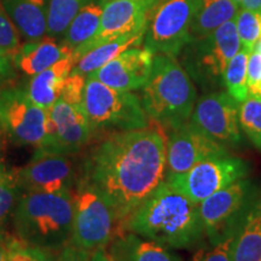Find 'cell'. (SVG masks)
Returning <instances> with one entry per match:
<instances>
[{"label":"cell","instance_id":"obj_1","mask_svg":"<svg viewBox=\"0 0 261 261\" xmlns=\"http://www.w3.org/2000/svg\"><path fill=\"white\" fill-rule=\"evenodd\" d=\"M166 151L159 129L110 133L85 159L80 181L110 204L125 231L133 212L165 181Z\"/></svg>","mask_w":261,"mask_h":261},{"label":"cell","instance_id":"obj_2","mask_svg":"<svg viewBox=\"0 0 261 261\" xmlns=\"http://www.w3.org/2000/svg\"><path fill=\"white\" fill-rule=\"evenodd\" d=\"M129 231L167 248L188 249L204 240L200 207L163 181L125 224Z\"/></svg>","mask_w":261,"mask_h":261},{"label":"cell","instance_id":"obj_3","mask_svg":"<svg viewBox=\"0 0 261 261\" xmlns=\"http://www.w3.org/2000/svg\"><path fill=\"white\" fill-rule=\"evenodd\" d=\"M14 227L19 240L46 250L70 243L74 219V194L24 192L14 212Z\"/></svg>","mask_w":261,"mask_h":261},{"label":"cell","instance_id":"obj_4","mask_svg":"<svg viewBox=\"0 0 261 261\" xmlns=\"http://www.w3.org/2000/svg\"><path fill=\"white\" fill-rule=\"evenodd\" d=\"M140 102L150 120L172 129L190 119L196 104V89L175 57L155 55Z\"/></svg>","mask_w":261,"mask_h":261},{"label":"cell","instance_id":"obj_5","mask_svg":"<svg viewBox=\"0 0 261 261\" xmlns=\"http://www.w3.org/2000/svg\"><path fill=\"white\" fill-rule=\"evenodd\" d=\"M83 107L93 135L126 132L149 126V117L136 94L115 90L90 76L84 89Z\"/></svg>","mask_w":261,"mask_h":261},{"label":"cell","instance_id":"obj_6","mask_svg":"<svg viewBox=\"0 0 261 261\" xmlns=\"http://www.w3.org/2000/svg\"><path fill=\"white\" fill-rule=\"evenodd\" d=\"M259 191L248 179H240L198 204L205 237L217 244L234 236L259 200Z\"/></svg>","mask_w":261,"mask_h":261},{"label":"cell","instance_id":"obj_7","mask_svg":"<svg viewBox=\"0 0 261 261\" xmlns=\"http://www.w3.org/2000/svg\"><path fill=\"white\" fill-rule=\"evenodd\" d=\"M122 230L110 204L83 181L76 182L74 194V219L70 243L93 252L107 247Z\"/></svg>","mask_w":261,"mask_h":261},{"label":"cell","instance_id":"obj_8","mask_svg":"<svg viewBox=\"0 0 261 261\" xmlns=\"http://www.w3.org/2000/svg\"><path fill=\"white\" fill-rule=\"evenodd\" d=\"M195 0H163L150 15L145 31V47L154 55L177 57L192 41L191 22Z\"/></svg>","mask_w":261,"mask_h":261},{"label":"cell","instance_id":"obj_9","mask_svg":"<svg viewBox=\"0 0 261 261\" xmlns=\"http://www.w3.org/2000/svg\"><path fill=\"white\" fill-rule=\"evenodd\" d=\"M241 47L234 17L218 27L208 37L195 40V47L188 55L187 67L201 85H224L228 62Z\"/></svg>","mask_w":261,"mask_h":261},{"label":"cell","instance_id":"obj_10","mask_svg":"<svg viewBox=\"0 0 261 261\" xmlns=\"http://www.w3.org/2000/svg\"><path fill=\"white\" fill-rule=\"evenodd\" d=\"M247 173L248 165L243 160L226 155L204 160L165 181L191 202L200 204L215 192L246 177Z\"/></svg>","mask_w":261,"mask_h":261},{"label":"cell","instance_id":"obj_11","mask_svg":"<svg viewBox=\"0 0 261 261\" xmlns=\"http://www.w3.org/2000/svg\"><path fill=\"white\" fill-rule=\"evenodd\" d=\"M48 110L29 98L27 91L8 89L0 92V128L16 144L41 145L47 135Z\"/></svg>","mask_w":261,"mask_h":261},{"label":"cell","instance_id":"obj_12","mask_svg":"<svg viewBox=\"0 0 261 261\" xmlns=\"http://www.w3.org/2000/svg\"><path fill=\"white\" fill-rule=\"evenodd\" d=\"M93 132L83 106L58 99L48 109L47 135L33 158L45 155H75L84 148Z\"/></svg>","mask_w":261,"mask_h":261},{"label":"cell","instance_id":"obj_13","mask_svg":"<svg viewBox=\"0 0 261 261\" xmlns=\"http://www.w3.org/2000/svg\"><path fill=\"white\" fill-rule=\"evenodd\" d=\"M158 4L154 0H112L104 3L98 32L89 42L74 51L75 60L77 61L85 52L108 41L145 33L150 15Z\"/></svg>","mask_w":261,"mask_h":261},{"label":"cell","instance_id":"obj_14","mask_svg":"<svg viewBox=\"0 0 261 261\" xmlns=\"http://www.w3.org/2000/svg\"><path fill=\"white\" fill-rule=\"evenodd\" d=\"M166 148L165 180L189 171L204 160L228 155L225 145L205 136L189 121L169 129Z\"/></svg>","mask_w":261,"mask_h":261},{"label":"cell","instance_id":"obj_15","mask_svg":"<svg viewBox=\"0 0 261 261\" xmlns=\"http://www.w3.org/2000/svg\"><path fill=\"white\" fill-rule=\"evenodd\" d=\"M189 122L223 145L241 142L238 103L227 92H212L195 104Z\"/></svg>","mask_w":261,"mask_h":261},{"label":"cell","instance_id":"obj_16","mask_svg":"<svg viewBox=\"0 0 261 261\" xmlns=\"http://www.w3.org/2000/svg\"><path fill=\"white\" fill-rule=\"evenodd\" d=\"M16 175L22 191L73 192L76 167L73 155H45L33 158Z\"/></svg>","mask_w":261,"mask_h":261},{"label":"cell","instance_id":"obj_17","mask_svg":"<svg viewBox=\"0 0 261 261\" xmlns=\"http://www.w3.org/2000/svg\"><path fill=\"white\" fill-rule=\"evenodd\" d=\"M154 56L145 46L129 47L89 76L115 90H142L149 80Z\"/></svg>","mask_w":261,"mask_h":261},{"label":"cell","instance_id":"obj_18","mask_svg":"<svg viewBox=\"0 0 261 261\" xmlns=\"http://www.w3.org/2000/svg\"><path fill=\"white\" fill-rule=\"evenodd\" d=\"M74 55L63 58L52 67L42 70L29 81L27 93L39 107L48 110L60 99L67 77L75 65Z\"/></svg>","mask_w":261,"mask_h":261},{"label":"cell","instance_id":"obj_19","mask_svg":"<svg viewBox=\"0 0 261 261\" xmlns=\"http://www.w3.org/2000/svg\"><path fill=\"white\" fill-rule=\"evenodd\" d=\"M110 243L108 253L115 261H181L169 248L129 231L116 236Z\"/></svg>","mask_w":261,"mask_h":261},{"label":"cell","instance_id":"obj_20","mask_svg":"<svg viewBox=\"0 0 261 261\" xmlns=\"http://www.w3.org/2000/svg\"><path fill=\"white\" fill-rule=\"evenodd\" d=\"M48 0H2V5L18 32L29 41L46 35Z\"/></svg>","mask_w":261,"mask_h":261},{"label":"cell","instance_id":"obj_21","mask_svg":"<svg viewBox=\"0 0 261 261\" xmlns=\"http://www.w3.org/2000/svg\"><path fill=\"white\" fill-rule=\"evenodd\" d=\"M70 55H74L73 50L64 44H57L54 38H50L31 41L21 46L14 61L19 70L28 76H34Z\"/></svg>","mask_w":261,"mask_h":261},{"label":"cell","instance_id":"obj_22","mask_svg":"<svg viewBox=\"0 0 261 261\" xmlns=\"http://www.w3.org/2000/svg\"><path fill=\"white\" fill-rule=\"evenodd\" d=\"M238 6L232 0H195V11L191 22L192 41L201 40L215 29L236 17Z\"/></svg>","mask_w":261,"mask_h":261},{"label":"cell","instance_id":"obj_23","mask_svg":"<svg viewBox=\"0 0 261 261\" xmlns=\"http://www.w3.org/2000/svg\"><path fill=\"white\" fill-rule=\"evenodd\" d=\"M261 259V198L250 210L232 244V261Z\"/></svg>","mask_w":261,"mask_h":261},{"label":"cell","instance_id":"obj_24","mask_svg":"<svg viewBox=\"0 0 261 261\" xmlns=\"http://www.w3.org/2000/svg\"><path fill=\"white\" fill-rule=\"evenodd\" d=\"M144 35L145 33H140V34L132 35V37L119 38L85 52L83 56L76 61L73 70L85 75V76H89L90 74L102 68L104 64L114 60L123 51H126L127 48L139 46L144 39Z\"/></svg>","mask_w":261,"mask_h":261},{"label":"cell","instance_id":"obj_25","mask_svg":"<svg viewBox=\"0 0 261 261\" xmlns=\"http://www.w3.org/2000/svg\"><path fill=\"white\" fill-rule=\"evenodd\" d=\"M102 11V5L94 0L85 5L68 25L62 44L75 51L89 42L99 28Z\"/></svg>","mask_w":261,"mask_h":261},{"label":"cell","instance_id":"obj_26","mask_svg":"<svg viewBox=\"0 0 261 261\" xmlns=\"http://www.w3.org/2000/svg\"><path fill=\"white\" fill-rule=\"evenodd\" d=\"M90 2L93 0H48L46 16L47 37L56 38L64 34L77 12Z\"/></svg>","mask_w":261,"mask_h":261},{"label":"cell","instance_id":"obj_27","mask_svg":"<svg viewBox=\"0 0 261 261\" xmlns=\"http://www.w3.org/2000/svg\"><path fill=\"white\" fill-rule=\"evenodd\" d=\"M249 52L241 47L234 57L228 62L224 74V85L227 93L240 104L248 97L247 68Z\"/></svg>","mask_w":261,"mask_h":261},{"label":"cell","instance_id":"obj_28","mask_svg":"<svg viewBox=\"0 0 261 261\" xmlns=\"http://www.w3.org/2000/svg\"><path fill=\"white\" fill-rule=\"evenodd\" d=\"M238 122L244 135L261 150V98L248 96L238 104Z\"/></svg>","mask_w":261,"mask_h":261},{"label":"cell","instance_id":"obj_29","mask_svg":"<svg viewBox=\"0 0 261 261\" xmlns=\"http://www.w3.org/2000/svg\"><path fill=\"white\" fill-rule=\"evenodd\" d=\"M236 25L241 46L250 54L260 39L261 23L257 11L242 9L236 15Z\"/></svg>","mask_w":261,"mask_h":261},{"label":"cell","instance_id":"obj_30","mask_svg":"<svg viewBox=\"0 0 261 261\" xmlns=\"http://www.w3.org/2000/svg\"><path fill=\"white\" fill-rule=\"evenodd\" d=\"M8 244V256L6 261H55L50 250L33 246L19 238H10Z\"/></svg>","mask_w":261,"mask_h":261},{"label":"cell","instance_id":"obj_31","mask_svg":"<svg viewBox=\"0 0 261 261\" xmlns=\"http://www.w3.org/2000/svg\"><path fill=\"white\" fill-rule=\"evenodd\" d=\"M21 191L22 189L19 188L15 172H10L3 180H0V225L14 212L21 197Z\"/></svg>","mask_w":261,"mask_h":261},{"label":"cell","instance_id":"obj_32","mask_svg":"<svg viewBox=\"0 0 261 261\" xmlns=\"http://www.w3.org/2000/svg\"><path fill=\"white\" fill-rule=\"evenodd\" d=\"M19 47L18 29L0 3V54L14 58Z\"/></svg>","mask_w":261,"mask_h":261},{"label":"cell","instance_id":"obj_33","mask_svg":"<svg viewBox=\"0 0 261 261\" xmlns=\"http://www.w3.org/2000/svg\"><path fill=\"white\" fill-rule=\"evenodd\" d=\"M234 237L236 234L217 244L200 248L192 256L191 261H232V244Z\"/></svg>","mask_w":261,"mask_h":261},{"label":"cell","instance_id":"obj_34","mask_svg":"<svg viewBox=\"0 0 261 261\" xmlns=\"http://www.w3.org/2000/svg\"><path fill=\"white\" fill-rule=\"evenodd\" d=\"M248 96L261 98V41L256 42L248 57L247 68Z\"/></svg>","mask_w":261,"mask_h":261},{"label":"cell","instance_id":"obj_35","mask_svg":"<svg viewBox=\"0 0 261 261\" xmlns=\"http://www.w3.org/2000/svg\"><path fill=\"white\" fill-rule=\"evenodd\" d=\"M87 76L77 73V71L71 70L69 76L65 81L63 91H62L61 99L70 104H77L83 106V97H84V89L86 85Z\"/></svg>","mask_w":261,"mask_h":261},{"label":"cell","instance_id":"obj_36","mask_svg":"<svg viewBox=\"0 0 261 261\" xmlns=\"http://www.w3.org/2000/svg\"><path fill=\"white\" fill-rule=\"evenodd\" d=\"M91 255H92V252L90 250L68 243L67 246L62 248L55 261H90Z\"/></svg>","mask_w":261,"mask_h":261},{"label":"cell","instance_id":"obj_37","mask_svg":"<svg viewBox=\"0 0 261 261\" xmlns=\"http://www.w3.org/2000/svg\"><path fill=\"white\" fill-rule=\"evenodd\" d=\"M90 261H108V252L106 250V247H100L94 249L91 255Z\"/></svg>","mask_w":261,"mask_h":261},{"label":"cell","instance_id":"obj_38","mask_svg":"<svg viewBox=\"0 0 261 261\" xmlns=\"http://www.w3.org/2000/svg\"><path fill=\"white\" fill-rule=\"evenodd\" d=\"M241 6L252 11H261V0H243Z\"/></svg>","mask_w":261,"mask_h":261},{"label":"cell","instance_id":"obj_39","mask_svg":"<svg viewBox=\"0 0 261 261\" xmlns=\"http://www.w3.org/2000/svg\"><path fill=\"white\" fill-rule=\"evenodd\" d=\"M9 70V57L0 54V80Z\"/></svg>","mask_w":261,"mask_h":261},{"label":"cell","instance_id":"obj_40","mask_svg":"<svg viewBox=\"0 0 261 261\" xmlns=\"http://www.w3.org/2000/svg\"><path fill=\"white\" fill-rule=\"evenodd\" d=\"M6 241L3 237H0V261H6V256H8V244Z\"/></svg>","mask_w":261,"mask_h":261},{"label":"cell","instance_id":"obj_41","mask_svg":"<svg viewBox=\"0 0 261 261\" xmlns=\"http://www.w3.org/2000/svg\"><path fill=\"white\" fill-rule=\"evenodd\" d=\"M10 172L11 171H9V169L6 168L4 159H3V155H2V149H0V180H3V179H4Z\"/></svg>","mask_w":261,"mask_h":261},{"label":"cell","instance_id":"obj_42","mask_svg":"<svg viewBox=\"0 0 261 261\" xmlns=\"http://www.w3.org/2000/svg\"><path fill=\"white\" fill-rule=\"evenodd\" d=\"M107 2H112V0H99V4L102 5V4H104V3H107ZM154 2L160 3V2H161V0H154Z\"/></svg>","mask_w":261,"mask_h":261},{"label":"cell","instance_id":"obj_43","mask_svg":"<svg viewBox=\"0 0 261 261\" xmlns=\"http://www.w3.org/2000/svg\"><path fill=\"white\" fill-rule=\"evenodd\" d=\"M232 2H233L234 4H236L237 6H241V4H242L243 0H232Z\"/></svg>","mask_w":261,"mask_h":261},{"label":"cell","instance_id":"obj_44","mask_svg":"<svg viewBox=\"0 0 261 261\" xmlns=\"http://www.w3.org/2000/svg\"><path fill=\"white\" fill-rule=\"evenodd\" d=\"M108 261H115V260H114V259H113V257H112V256H110V255H109V253H108Z\"/></svg>","mask_w":261,"mask_h":261},{"label":"cell","instance_id":"obj_45","mask_svg":"<svg viewBox=\"0 0 261 261\" xmlns=\"http://www.w3.org/2000/svg\"><path fill=\"white\" fill-rule=\"evenodd\" d=\"M257 12H259V15H260V23H261V11H257ZM259 40L261 41V32H260V39H259Z\"/></svg>","mask_w":261,"mask_h":261},{"label":"cell","instance_id":"obj_46","mask_svg":"<svg viewBox=\"0 0 261 261\" xmlns=\"http://www.w3.org/2000/svg\"><path fill=\"white\" fill-rule=\"evenodd\" d=\"M260 261H261V259H260Z\"/></svg>","mask_w":261,"mask_h":261},{"label":"cell","instance_id":"obj_47","mask_svg":"<svg viewBox=\"0 0 261 261\" xmlns=\"http://www.w3.org/2000/svg\"><path fill=\"white\" fill-rule=\"evenodd\" d=\"M161 2H162V0H161Z\"/></svg>","mask_w":261,"mask_h":261}]
</instances>
